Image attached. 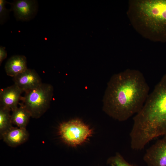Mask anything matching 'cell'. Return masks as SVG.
Returning <instances> with one entry per match:
<instances>
[{
    "instance_id": "obj_1",
    "label": "cell",
    "mask_w": 166,
    "mask_h": 166,
    "mask_svg": "<svg viewBox=\"0 0 166 166\" xmlns=\"http://www.w3.org/2000/svg\"><path fill=\"white\" fill-rule=\"evenodd\" d=\"M149 89L144 76L138 70L127 69L115 74L107 83L103 110L116 120L125 121L141 109Z\"/></svg>"
},
{
    "instance_id": "obj_2",
    "label": "cell",
    "mask_w": 166,
    "mask_h": 166,
    "mask_svg": "<svg viewBox=\"0 0 166 166\" xmlns=\"http://www.w3.org/2000/svg\"><path fill=\"white\" fill-rule=\"evenodd\" d=\"M129 135L131 148L135 150L143 149L156 137L166 136V73L134 117Z\"/></svg>"
},
{
    "instance_id": "obj_3",
    "label": "cell",
    "mask_w": 166,
    "mask_h": 166,
    "mask_svg": "<svg viewBox=\"0 0 166 166\" xmlns=\"http://www.w3.org/2000/svg\"><path fill=\"white\" fill-rule=\"evenodd\" d=\"M127 16L136 30L154 42H166V0H132Z\"/></svg>"
},
{
    "instance_id": "obj_4",
    "label": "cell",
    "mask_w": 166,
    "mask_h": 166,
    "mask_svg": "<svg viewBox=\"0 0 166 166\" xmlns=\"http://www.w3.org/2000/svg\"><path fill=\"white\" fill-rule=\"evenodd\" d=\"M53 91L50 84L42 83L37 87L25 92L21 99L22 104L30 112L31 117L38 118L48 109Z\"/></svg>"
},
{
    "instance_id": "obj_5",
    "label": "cell",
    "mask_w": 166,
    "mask_h": 166,
    "mask_svg": "<svg viewBox=\"0 0 166 166\" xmlns=\"http://www.w3.org/2000/svg\"><path fill=\"white\" fill-rule=\"evenodd\" d=\"M88 126L78 119L61 124L59 134L62 140L68 145L76 146L85 142L92 134Z\"/></svg>"
},
{
    "instance_id": "obj_6",
    "label": "cell",
    "mask_w": 166,
    "mask_h": 166,
    "mask_svg": "<svg viewBox=\"0 0 166 166\" xmlns=\"http://www.w3.org/2000/svg\"><path fill=\"white\" fill-rule=\"evenodd\" d=\"M143 160L147 166H166V136L147 150Z\"/></svg>"
},
{
    "instance_id": "obj_7",
    "label": "cell",
    "mask_w": 166,
    "mask_h": 166,
    "mask_svg": "<svg viewBox=\"0 0 166 166\" xmlns=\"http://www.w3.org/2000/svg\"><path fill=\"white\" fill-rule=\"evenodd\" d=\"M11 10L17 20L28 21L35 16L38 10L37 2L34 0H18L11 3Z\"/></svg>"
},
{
    "instance_id": "obj_8",
    "label": "cell",
    "mask_w": 166,
    "mask_h": 166,
    "mask_svg": "<svg viewBox=\"0 0 166 166\" xmlns=\"http://www.w3.org/2000/svg\"><path fill=\"white\" fill-rule=\"evenodd\" d=\"M13 78L14 84L23 92L34 89L42 83L38 73L32 69H27Z\"/></svg>"
},
{
    "instance_id": "obj_9",
    "label": "cell",
    "mask_w": 166,
    "mask_h": 166,
    "mask_svg": "<svg viewBox=\"0 0 166 166\" xmlns=\"http://www.w3.org/2000/svg\"><path fill=\"white\" fill-rule=\"evenodd\" d=\"M22 91L16 85L2 89L0 91V107L12 112L18 107Z\"/></svg>"
},
{
    "instance_id": "obj_10",
    "label": "cell",
    "mask_w": 166,
    "mask_h": 166,
    "mask_svg": "<svg viewBox=\"0 0 166 166\" xmlns=\"http://www.w3.org/2000/svg\"><path fill=\"white\" fill-rule=\"evenodd\" d=\"M29 136L26 128L13 126L2 135L1 139L8 146L14 147L26 141Z\"/></svg>"
},
{
    "instance_id": "obj_11",
    "label": "cell",
    "mask_w": 166,
    "mask_h": 166,
    "mask_svg": "<svg viewBox=\"0 0 166 166\" xmlns=\"http://www.w3.org/2000/svg\"><path fill=\"white\" fill-rule=\"evenodd\" d=\"M27 69L26 57L22 55L12 56L8 60L5 65L6 74L13 77Z\"/></svg>"
},
{
    "instance_id": "obj_12",
    "label": "cell",
    "mask_w": 166,
    "mask_h": 166,
    "mask_svg": "<svg viewBox=\"0 0 166 166\" xmlns=\"http://www.w3.org/2000/svg\"><path fill=\"white\" fill-rule=\"evenodd\" d=\"M30 117V113L22 104L13 111L11 115L12 124L23 128H26Z\"/></svg>"
},
{
    "instance_id": "obj_13",
    "label": "cell",
    "mask_w": 166,
    "mask_h": 166,
    "mask_svg": "<svg viewBox=\"0 0 166 166\" xmlns=\"http://www.w3.org/2000/svg\"><path fill=\"white\" fill-rule=\"evenodd\" d=\"M10 110L0 107V137L12 126Z\"/></svg>"
},
{
    "instance_id": "obj_14",
    "label": "cell",
    "mask_w": 166,
    "mask_h": 166,
    "mask_svg": "<svg viewBox=\"0 0 166 166\" xmlns=\"http://www.w3.org/2000/svg\"><path fill=\"white\" fill-rule=\"evenodd\" d=\"M109 166H137L128 162L119 153L110 157L107 160Z\"/></svg>"
},
{
    "instance_id": "obj_15",
    "label": "cell",
    "mask_w": 166,
    "mask_h": 166,
    "mask_svg": "<svg viewBox=\"0 0 166 166\" xmlns=\"http://www.w3.org/2000/svg\"><path fill=\"white\" fill-rule=\"evenodd\" d=\"M7 1L0 0V23L3 24L7 20L9 16V10L6 8Z\"/></svg>"
},
{
    "instance_id": "obj_16",
    "label": "cell",
    "mask_w": 166,
    "mask_h": 166,
    "mask_svg": "<svg viewBox=\"0 0 166 166\" xmlns=\"http://www.w3.org/2000/svg\"><path fill=\"white\" fill-rule=\"evenodd\" d=\"M7 56V53L5 48L2 46L0 47V64H2L3 61L6 59Z\"/></svg>"
}]
</instances>
